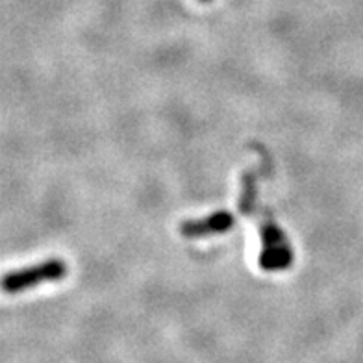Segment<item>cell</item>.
I'll return each mask as SVG.
<instances>
[{
    "label": "cell",
    "instance_id": "cell-1",
    "mask_svg": "<svg viewBox=\"0 0 363 363\" xmlns=\"http://www.w3.org/2000/svg\"><path fill=\"white\" fill-rule=\"evenodd\" d=\"M67 274V265L63 259H47L32 267H24L21 271L8 272L2 280L6 293H21L24 289L35 287L43 282H56Z\"/></svg>",
    "mask_w": 363,
    "mask_h": 363
},
{
    "label": "cell",
    "instance_id": "cell-2",
    "mask_svg": "<svg viewBox=\"0 0 363 363\" xmlns=\"http://www.w3.org/2000/svg\"><path fill=\"white\" fill-rule=\"evenodd\" d=\"M235 223V217L230 211H216L204 219H189L180 225V234L184 238H204V235L225 234Z\"/></svg>",
    "mask_w": 363,
    "mask_h": 363
},
{
    "label": "cell",
    "instance_id": "cell-3",
    "mask_svg": "<svg viewBox=\"0 0 363 363\" xmlns=\"http://www.w3.org/2000/svg\"><path fill=\"white\" fill-rule=\"evenodd\" d=\"M259 234H262V252L291 249L289 243H287L284 230L272 220V217L269 213H263L262 223H259Z\"/></svg>",
    "mask_w": 363,
    "mask_h": 363
},
{
    "label": "cell",
    "instance_id": "cell-4",
    "mask_svg": "<svg viewBox=\"0 0 363 363\" xmlns=\"http://www.w3.org/2000/svg\"><path fill=\"white\" fill-rule=\"evenodd\" d=\"M254 204H256V177H254V172H247L241 182L239 210L245 216H252Z\"/></svg>",
    "mask_w": 363,
    "mask_h": 363
}]
</instances>
